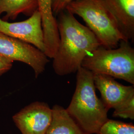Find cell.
Returning <instances> with one entry per match:
<instances>
[{"label":"cell","instance_id":"obj_1","mask_svg":"<svg viewBox=\"0 0 134 134\" xmlns=\"http://www.w3.org/2000/svg\"><path fill=\"white\" fill-rule=\"evenodd\" d=\"M57 20L59 44L53 58L55 73L63 76L75 73L84 59L100 46L94 34L67 10L59 14Z\"/></svg>","mask_w":134,"mask_h":134},{"label":"cell","instance_id":"obj_2","mask_svg":"<svg viewBox=\"0 0 134 134\" xmlns=\"http://www.w3.org/2000/svg\"><path fill=\"white\" fill-rule=\"evenodd\" d=\"M76 80L72 100L66 109L84 134H98L109 119V110L96 94L93 74L81 67L77 71Z\"/></svg>","mask_w":134,"mask_h":134},{"label":"cell","instance_id":"obj_3","mask_svg":"<svg viewBox=\"0 0 134 134\" xmlns=\"http://www.w3.org/2000/svg\"><path fill=\"white\" fill-rule=\"evenodd\" d=\"M65 10L81 17L101 46L116 48L121 41H127L103 0H74Z\"/></svg>","mask_w":134,"mask_h":134},{"label":"cell","instance_id":"obj_4","mask_svg":"<svg viewBox=\"0 0 134 134\" xmlns=\"http://www.w3.org/2000/svg\"><path fill=\"white\" fill-rule=\"evenodd\" d=\"M118 48L101 46L84 59L81 67L93 74H103L134 85V49L128 41H121Z\"/></svg>","mask_w":134,"mask_h":134},{"label":"cell","instance_id":"obj_5","mask_svg":"<svg viewBox=\"0 0 134 134\" xmlns=\"http://www.w3.org/2000/svg\"><path fill=\"white\" fill-rule=\"evenodd\" d=\"M0 55L10 60L25 63L32 68L37 78L49 61L46 55L34 45L0 32Z\"/></svg>","mask_w":134,"mask_h":134},{"label":"cell","instance_id":"obj_6","mask_svg":"<svg viewBox=\"0 0 134 134\" xmlns=\"http://www.w3.org/2000/svg\"><path fill=\"white\" fill-rule=\"evenodd\" d=\"M21 134H46L52 120V108L48 104L36 101L13 117Z\"/></svg>","mask_w":134,"mask_h":134},{"label":"cell","instance_id":"obj_7","mask_svg":"<svg viewBox=\"0 0 134 134\" xmlns=\"http://www.w3.org/2000/svg\"><path fill=\"white\" fill-rule=\"evenodd\" d=\"M0 32L30 44L44 53L42 18L38 10L22 21L9 23L0 19Z\"/></svg>","mask_w":134,"mask_h":134},{"label":"cell","instance_id":"obj_8","mask_svg":"<svg viewBox=\"0 0 134 134\" xmlns=\"http://www.w3.org/2000/svg\"><path fill=\"white\" fill-rule=\"evenodd\" d=\"M94 84L100 92L101 100L106 109H114L134 92V85L126 86L113 77L103 74H93Z\"/></svg>","mask_w":134,"mask_h":134},{"label":"cell","instance_id":"obj_9","mask_svg":"<svg viewBox=\"0 0 134 134\" xmlns=\"http://www.w3.org/2000/svg\"><path fill=\"white\" fill-rule=\"evenodd\" d=\"M121 32L128 41L134 37V0H103Z\"/></svg>","mask_w":134,"mask_h":134},{"label":"cell","instance_id":"obj_10","mask_svg":"<svg viewBox=\"0 0 134 134\" xmlns=\"http://www.w3.org/2000/svg\"><path fill=\"white\" fill-rule=\"evenodd\" d=\"M46 134H84L77 123L62 106L52 108V120Z\"/></svg>","mask_w":134,"mask_h":134},{"label":"cell","instance_id":"obj_11","mask_svg":"<svg viewBox=\"0 0 134 134\" xmlns=\"http://www.w3.org/2000/svg\"><path fill=\"white\" fill-rule=\"evenodd\" d=\"M38 10L36 0H0V15L5 13V19H14L20 14L31 16Z\"/></svg>","mask_w":134,"mask_h":134},{"label":"cell","instance_id":"obj_12","mask_svg":"<svg viewBox=\"0 0 134 134\" xmlns=\"http://www.w3.org/2000/svg\"><path fill=\"white\" fill-rule=\"evenodd\" d=\"M98 134H134V125L121 121L108 119Z\"/></svg>","mask_w":134,"mask_h":134},{"label":"cell","instance_id":"obj_13","mask_svg":"<svg viewBox=\"0 0 134 134\" xmlns=\"http://www.w3.org/2000/svg\"><path fill=\"white\" fill-rule=\"evenodd\" d=\"M113 117L134 120V92L114 108Z\"/></svg>","mask_w":134,"mask_h":134},{"label":"cell","instance_id":"obj_14","mask_svg":"<svg viewBox=\"0 0 134 134\" xmlns=\"http://www.w3.org/2000/svg\"><path fill=\"white\" fill-rule=\"evenodd\" d=\"M74 0H52V8L53 14H59L65 10L67 5Z\"/></svg>","mask_w":134,"mask_h":134},{"label":"cell","instance_id":"obj_15","mask_svg":"<svg viewBox=\"0 0 134 134\" xmlns=\"http://www.w3.org/2000/svg\"><path fill=\"white\" fill-rule=\"evenodd\" d=\"M13 61L0 55V76L9 71L13 66Z\"/></svg>","mask_w":134,"mask_h":134}]
</instances>
